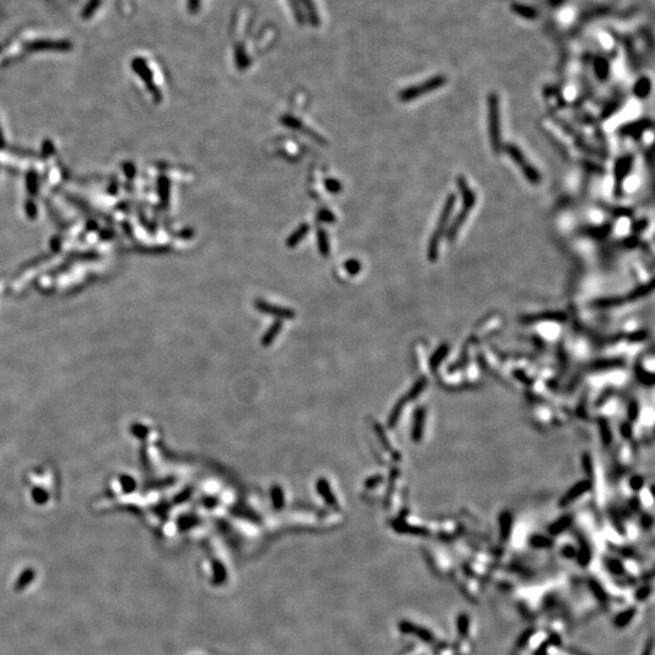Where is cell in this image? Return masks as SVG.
<instances>
[{"label": "cell", "instance_id": "6da1fadb", "mask_svg": "<svg viewBox=\"0 0 655 655\" xmlns=\"http://www.w3.org/2000/svg\"><path fill=\"white\" fill-rule=\"evenodd\" d=\"M456 185H458L460 193L462 196V208L460 209L458 215L455 216L454 221L451 222L450 228H448L447 239L449 243H453L455 241L460 230L465 225V222L467 221L468 215H470L471 211H472V209L476 205V193L473 192L472 188H470L466 178L462 176V175H459L458 178H456Z\"/></svg>", "mask_w": 655, "mask_h": 655}, {"label": "cell", "instance_id": "7a4b0ae2", "mask_svg": "<svg viewBox=\"0 0 655 655\" xmlns=\"http://www.w3.org/2000/svg\"><path fill=\"white\" fill-rule=\"evenodd\" d=\"M456 203V196L455 194H449L445 199L444 205H443L442 210H440L438 221L436 224V228H434L433 233L431 234V238L428 241V245H427V259L430 262H434L437 261V258H438V253H439V244H440V239H442L443 234H444L445 230H447V225L449 222L451 214L454 211V206H455Z\"/></svg>", "mask_w": 655, "mask_h": 655}, {"label": "cell", "instance_id": "3957f363", "mask_svg": "<svg viewBox=\"0 0 655 655\" xmlns=\"http://www.w3.org/2000/svg\"><path fill=\"white\" fill-rule=\"evenodd\" d=\"M488 107V132L489 140L494 153L499 154L503 149V136H501V113L500 100L496 93H490L487 99Z\"/></svg>", "mask_w": 655, "mask_h": 655}, {"label": "cell", "instance_id": "277c9868", "mask_svg": "<svg viewBox=\"0 0 655 655\" xmlns=\"http://www.w3.org/2000/svg\"><path fill=\"white\" fill-rule=\"evenodd\" d=\"M503 147L507 154H509L510 157L512 158V160L515 161L516 165L520 168L521 172H522L523 176L525 177V180L528 181L529 183H531V185H539V183L541 182V175H540V172L537 171V170L535 169L528 160H526V158L524 157L522 150L512 143H507Z\"/></svg>", "mask_w": 655, "mask_h": 655}, {"label": "cell", "instance_id": "5b68a950", "mask_svg": "<svg viewBox=\"0 0 655 655\" xmlns=\"http://www.w3.org/2000/svg\"><path fill=\"white\" fill-rule=\"evenodd\" d=\"M445 84H447V77L445 75H436V77L430 78V79L421 83V84L404 89L399 93V100L404 102L411 101V100L421 97L423 95L430 94L432 91L438 90V89L444 86Z\"/></svg>", "mask_w": 655, "mask_h": 655}, {"label": "cell", "instance_id": "8992f818", "mask_svg": "<svg viewBox=\"0 0 655 655\" xmlns=\"http://www.w3.org/2000/svg\"><path fill=\"white\" fill-rule=\"evenodd\" d=\"M255 307L258 308L259 311L263 312V313L273 314V316L279 317V318L292 319L295 317V312L291 311V309L277 307V306H273L271 303H267L262 300L255 301Z\"/></svg>", "mask_w": 655, "mask_h": 655}, {"label": "cell", "instance_id": "52a82bcc", "mask_svg": "<svg viewBox=\"0 0 655 655\" xmlns=\"http://www.w3.org/2000/svg\"><path fill=\"white\" fill-rule=\"evenodd\" d=\"M631 165H632L631 157L621 158V159L618 161L617 166H615V188L618 189L621 188V183H623L624 178H625L627 176V174H629L630 169H631Z\"/></svg>", "mask_w": 655, "mask_h": 655}, {"label": "cell", "instance_id": "ba28073f", "mask_svg": "<svg viewBox=\"0 0 655 655\" xmlns=\"http://www.w3.org/2000/svg\"><path fill=\"white\" fill-rule=\"evenodd\" d=\"M317 489H318V493L320 495L323 496L325 501L331 506H336V498L334 496L333 492H331L330 486L327 482V479L320 478L318 482H317Z\"/></svg>", "mask_w": 655, "mask_h": 655}, {"label": "cell", "instance_id": "9c48e42d", "mask_svg": "<svg viewBox=\"0 0 655 655\" xmlns=\"http://www.w3.org/2000/svg\"><path fill=\"white\" fill-rule=\"evenodd\" d=\"M512 11L525 19H535L537 17V11L528 5L515 2V4H512Z\"/></svg>", "mask_w": 655, "mask_h": 655}, {"label": "cell", "instance_id": "30bf717a", "mask_svg": "<svg viewBox=\"0 0 655 655\" xmlns=\"http://www.w3.org/2000/svg\"><path fill=\"white\" fill-rule=\"evenodd\" d=\"M280 329H281V322H280V320H277V322L273 323L272 327L266 331V334H264L263 337H262V345H263L264 347L269 346V345H271L273 342V340H274L275 337H277L278 334H279Z\"/></svg>", "mask_w": 655, "mask_h": 655}, {"label": "cell", "instance_id": "8fae6325", "mask_svg": "<svg viewBox=\"0 0 655 655\" xmlns=\"http://www.w3.org/2000/svg\"><path fill=\"white\" fill-rule=\"evenodd\" d=\"M651 90V80L648 78H641L635 85V95L638 97H646Z\"/></svg>", "mask_w": 655, "mask_h": 655}, {"label": "cell", "instance_id": "7c38bea8", "mask_svg": "<svg viewBox=\"0 0 655 655\" xmlns=\"http://www.w3.org/2000/svg\"><path fill=\"white\" fill-rule=\"evenodd\" d=\"M595 71L596 74H598L602 79L608 77V72H609V66L607 60H604L603 57H598L597 60L595 61Z\"/></svg>", "mask_w": 655, "mask_h": 655}, {"label": "cell", "instance_id": "4fadbf2b", "mask_svg": "<svg viewBox=\"0 0 655 655\" xmlns=\"http://www.w3.org/2000/svg\"><path fill=\"white\" fill-rule=\"evenodd\" d=\"M272 500H273V505H274L275 509H280L281 506L284 505V494L283 490H281L280 487H273L272 489Z\"/></svg>", "mask_w": 655, "mask_h": 655}, {"label": "cell", "instance_id": "5bb4252c", "mask_svg": "<svg viewBox=\"0 0 655 655\" xmlns=\"http://www.w3.org/2000/svg\"><path fill=\"white\" fill-rule=\"evenodd\" d=\"M307 232H308V226H307V225H306V226H302V227H300V230L297 231V232H295V233L292 234V236L290 237V239H289L288 244L290 245V247H291V245H294V244H297V243H299V242L301 241V238H302V237H303V234L307 233Z\"/></svg>", "mask_w": 655, "mask_h": 655}, {"label": "cell", "instance_id": "9a60e30c", "mask_svg": "<svg viewBox=\"0 0 655 655\" xmlns=\"http://www.w3.org/2000/svg\"><path fill=\"white\" fill-rule=\"evenodd\" d=\"M346 269L351 274H357V273L361 271V264H359L358 261L351 260L346 263Z\"/></svg>", "mask_w": 655, "mask_h": 655}, {"label": "cell", "instance_id": "2e32d148", "mask_svg": "<svg viewBox=\"0 0 655 655\" xmlns=\"http://www.w3.org/2000/svg\"><path fill=\"white\" fill-rule=\"evenodd\" d=\"M325 238H327V237H325L324 234H323V233H319V248H320V252H322L323 254H325V255H327V254H328V243H327V239H325Z\"/></svg>", "mask_w": 655, "mask_h": 655}, {"label": "cell", "instance_id": "e0dca14e", "mask_svg": "<svg viewBox=\"0 0 655 655\" xmlns=\"http://www.w3.org/2000/svg\"><path fill=\"white\" fill-rule=\"evenodd\" d=\"M327 186H328L329 191H331V192H339V189H340V185L336 182L335 180L328 181Z\"/></svg>", "mask_w": 655, "mask_h": 655}, {"label": "cell", "instance_id": "ac0fdd59", "mask_svg": "<svg viewBox=\"0 0 655 655\" xmlns=\"http://www.w3.org/2000/svg\"><path fill=\"white\" fill-rule=\"evenodd\" d=\"M380 479H381V477L370 478L369 481L367 482V484H365V487H367V488H372V487H374V486H376V484L379 483V482H380Z\"/></svg>", "mask_w": 655, "mask_h": 655}, {"label": "cell", "instance_id": "d6986e66", "mask_svg": "<svg viewBox=\"0 0 655 655\" xmlns=\"http://www.w3.org/2000/svg\"><path fill=\"white\" fill-rule=\"evenodd\" d=\"M551 1H552L553 5H559L563 1V0H551Z\"/></svg>", "mask_w": 655, "mask_h": 655}]
</instances>
